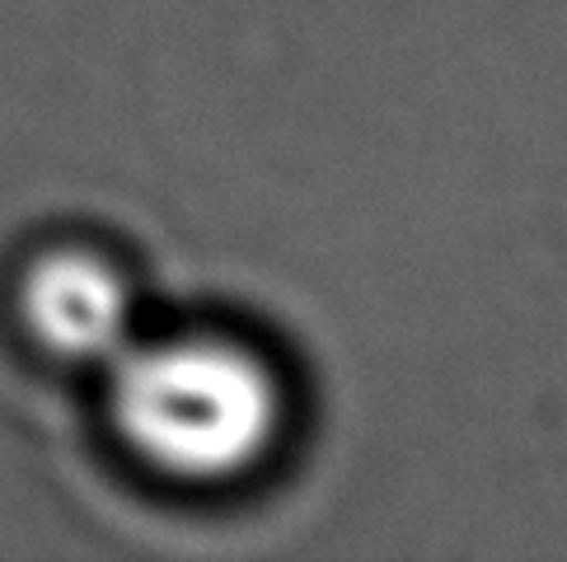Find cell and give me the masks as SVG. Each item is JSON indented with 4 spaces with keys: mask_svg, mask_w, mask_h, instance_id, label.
I'll return each mask as SVG.
<instances>
[{
    "mask_svg": "<svg viewBox=\"0 0 567 562\" xmlns=\"http://www.w3.org/2000/svg\"><path fill=\"white\" fill-rule=\"evenodd\" d=\"M277 408L272 375L235 343L174 337L117 352V431L174 478L212 483L245 473L272 446Z\"/></svg>",
    "mask_w": 567,
    "mask_h": 562,
    "instance_id": "1",
    "label": "cell"
},
{
    "mask_svg": "<svg viewBox=\"0 0 567 562\" xmlns=\"http://www.w3.org/2000/svg\"><path fill=\"white\" fill-rule=\"evenodd\" d=\"M24 324L43 347L75 361H113L132 337V295L104 258L48 253L19 291Z\"/></svg>",
    "mask_w": 567,
    "mask_h": 562,
    "instance_id": "2",
    "label": "cell"
}]
</instances>
